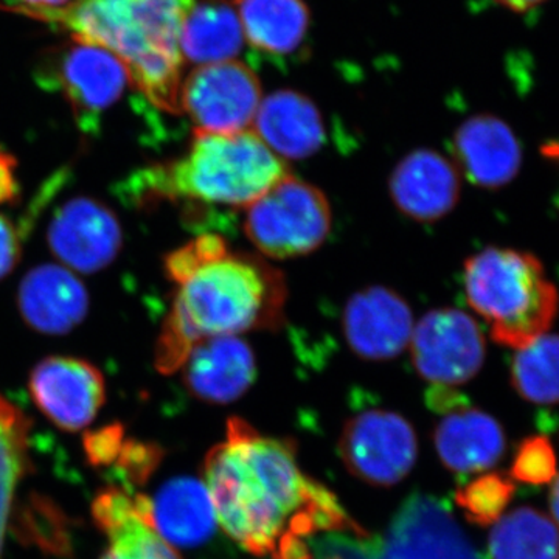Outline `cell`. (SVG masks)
Segmentation results:
<instances>
[{
	"mask_svg": "<svg viewBox=\"0 0 559 559\" xmlns=\"http://www.w3.org/2000/svg\"><path fill=\"white\" fill-rule=\"evenodd\" d=\"M204 476L221 527L255 557L285 559L320 532L364 533L336 495L301 471L293 440L240 417L209 451Z\"/></svg>",
	"mask_w": 559,
	"mask_h": 559,
	"instance_id": "cell-1",
	"label": "cell"
},
{
	"mask_svg": "<svg viewBox=\"0 0 559 559\" xmlns=\"http://www.w3.org/2000/svg\"><path fill=\"white\" fill-rule=\"evenodd\" d=\"M17 182L14 176V160L10 154L0 151V202H9L16 197Z\"/></svg>",
	"mask_w": 559,
	"mask_h": 559,
	"instance_id": "cell-32",
	"label": "cell"
},
{
	"mask_svg": "<svg viewBox=\"0 0 559 559\" xmlns=\"http://www.w3.org/2000/svg\"><path fill=\"white\" fill-rule=\"evenodd\" d=\"M252 131L283 160L308 159L325 142L318 106L296 91H277L261 102Z\"/></svg>",
	"mask_w": 559,
	"mask_h": 559,
	"instance_id": "cell-19",
	"label": "cell"
},
{
	"mask_svg": "<svg viewBox=\"0 0 559 559\" xmlns=\"http://www.w3.org/2000/svg\"><path fill=\"white\" fill-rule=\"evenodd\" d=\"M180 370L191 395L205 403L229 404L255 381L257 360L241 336H216L198 342Z\"/></svg>",
	"mask_w": 559,
	"mask_h": 559,
	"instance_id": "cell-15",
	"label": "cell"
},
{
	"mask_svg": "<svg viewBox=\"0 0 559 559\" xmlns=\"http://www.w3.org/2000/svg\"><path fill=\"white\" fill-rule=\"evenodd\" d=\"M46 86L60 87L80 130L97 134L103 114L120 100L130 72L114 51L73 36L61 51L53 75H39Z\"/></svg>",
	"mask_w": 559,
	"mask_h": 559,
	"instance_id": "cell-9",
	"label": "cell"
},
{
	"mask_svg": "<svg viewBox=\"0 0 559 559\" xmlns=\"http://www.w3.org/2000/svg\"><path fill=\"white\" fill-rule=\"evenodd\" d=\"M455 167L480 189L498 190L520 175L522 148L513 130L489 114L471 117L454 135Z\"/></svg>",
	"mask_w": 559,
	"mask_h": 559,
	"instance_id": "cell-16",
	"label": "cell"
},
{
	"mask_svg": "<svg viewBox=\"0 0 559 559\" xmlns=\"http://www.w3.org/2000/svg\"><path fill=\"white\" fill-rule=\"evenodd\" d=\"M193 5V0H76L49 17L75 38L114 51L151 105L179 114L180 32Z\"/></svg>",
	"mask_w": 559,
	"mask_h": 559,
	"instance_id": "cell-3",
	"label": "cell"
},
{
	"mask_svg": "<svg viewBox=\"0 0 559 559\" xmlns=\"http://www.w3.org/2000/svg\"><path fill=\"white\" fill-rule=\"evenodd\" d=\"M516 485L503 473H488L457 489L455 500L471 524L488 527L503 516Z\"/></svg>",
	"mask_w": 559,
	"mask_h": 559,
	"instance_id": "cell-27",
	"label": "cell"
},
{
	"mask_svg": "<svg viewBox=\"0 0 559 559\" xmlns=\"http://www.w3.org/2000/svg\"><path fill=\"white\" fill-rule=\"evenodd\" d=\"M148 503L154 527L173 547L202 546L218 524L207 485L194 477L168 480Z\"/></svg>",
	"mask_w": 559,
	"mask_h": 559,
	"instance_id": "cell-21",
	"label": "cell"
},
{
	"mask_svg": "<svg viewBox=\"0 0 559 559\" xmlns=\"http://www.w3.org/2000/svg\"><path fill=\"white\" fill-rule=\"evenodd\" d=\"M242 31L250 46L272 55H289L304 43L310 10L304 0H238Z\"/></svg>",
	"mask_w": 559,
	"mask_h": 559,
	"instance_id": "cell-23",
	"label": "cell"
},
{
	"mask_svg": "<svg viewBox=\"0 0 559 559\" xmlns=\"http://www.w3.org/2000/svg\"><path fill=\"white\" fill-rule=\"evenodd\" d=\"M49 242L51 252L70 270L94 274L119 253L120 224L105 205L79 198L55 213Z\"/></svg>",
	"mask_w": 559,
	"mask_h": 559,
	"instance_id": "cell-13",
	"label": "cell"
},
{
	"mask_svg": "<svg viewBox=\"0 0 559 559\" xmlns=\"http://www.w3.org/2000/svg\"><path fill=\"white\" fill-rule=\"evenodd\" d=\"M120 457L123 460L124 466L130 468L132 476L145 479L160 462L162 452L159 448H151L148 444L123 443Z\"/></svg>",
	"mask_w": 559,
	"mask_h": 559,
	"instance_id": "cell-30",
	"label": "cell"
},
{
	"mask_svg": "<svg viewBox=\"0 0 559 559\" xmlns=\"http://www.w3.org/2000/svg\"><path fill=\"white\" fill-rule=\"evenodd\" d=\"M440 415L433 441L441 462L452 473H480L506 454V432L487 412L465 403Z\"/></svg>",
	"mask_w": 559,
	"mask_h": 559,
	"instance_id": "cell-18",
	"label": "cell"
},
{
	"mask_svg": "<svg viewBox=\"0 0 559 559\" xmlns=\"http://www.w3.org/2000/svg\"><path fill=\"white\" fill-rule=\"evenodd\" d=\"M260 105V81L238 61L200 66L180 91V109L198 131L227 134L249 130Z\"/></svg>",
	"mask_w": 559,
	"mask_h": 559,
	"instance_id": "cell-10",
	"label": "cell"
},
{
	"mask_svg": "<svg viewBox=\"0 0 559 559\" xmlns=\"http://www.w3.org/2000/svg\"><path fill=\"white\" fill-rule=\"evenodd\" d=\"M246 210V237L261 255L274 260L314 252L329 238L333 224L323 191L290 173Z\"/></svg>",
	"mask_w": 559,
	"mask_h": 559,
	"instance_id": "cell-6",
	"label": "cell"
},
{
	"mask_svg": "<svg viewBox=\"0 0 559 559\" xmlns=\"http://www.w3.org/2000/svg\"><path fill=\"white\" fill-rule=\"evenodd\" d=\"M496 2L506 7V9L516 11V13H525V11L535 9L546 0H496Z\"/></svg>",
	"mask_w": 559,
	"mask_h": 559,
	"instance_id": "cell-33",
	"label": "cell"
},
{
	"mask_svg": "<svg viewBox=\"0 0 559 559\" xmlns=\"http://www.w3.org/2000/svg\"><path fill=\"white\" fill-rule=\"evenodd\" d=\"M409 349L423 380L432 388L457 389L484 367L487 341L468 312L441 308L415 322Z\"/></svg>",
	"mask_w": 559,
	"mask_h": 559,
	"instance_id": "cell-7",
	"label": "cell"
},
{
	"mask_svg": "<svg viewBox=\"0 0 559 559\" xmlns=\"http://www.w3.org/2000/svg\"><path fill=\"white\" fill-rule=\"evenodd\" d=\"M28 429L25 415L0 396V558L14 496L28 468Z\"/></svg>",
	"mask_w": 559,
	"mask_h": 559,
	"instance_id": "cell-26",
	"label": "cell"
},
{
	"mask_svg": "<svg viewBox=\"0 0 559 559\" xmlns=\"http://www.w3.org/2000/svg\"><path fill=\"white\" fill-rule=\"evenodd\" d=\"M540 153L546 157L547 160L551 162V164L557 165L559 168V140H554V142L546 143V145L540 148ZM558 207H559V197H558Z\"/></svg>",
	"mask_w": 559,
	"mask_h": 559,
	"instance_id": "cell-36",
	"label": "cell"
},
{
	"mask_svg": "<svg viewBox=\"0 0 559 559\" xmlns=\"http://www.w3.org/2000/svg\"><path fill=\"white\" fill-rule=\"evenodd\" d=\"M510 380L518 395L533 404L559 403V336L543 334L516 349L510 367Z\"/></svg>",
	"mask_w": 559,
	"mask_h": 559,
	"instance_id": "cell-25",
	"label": "cell"
},
{
	"mask_svg": "<svg viewBox=\"0 0 559 559\" xmlns=\"http://www.w3.org/2000/svg\"><path fill=\"white\" fill-rule=\"evenodd\" d=\"M123 448V436L117 426L106 428L86 439V450L92 463L105 465L120 455Z\"/></svg>",
	"mask_w": 559,
	"mask_h": 559,
	"instance_id": "cell-29",
	"label": "cell"
},
{
	"mask_svg": "<svg viewBox=\"0 0 559 559\" xmlns=\"http://www.w3.org/2000/svg\"><path fill=\"white\" fill-rule=\"evenodd\" d=\"M294 559H312L311 551H308V554H305V555H300V557H297Z\"/></svg>",
	"mask_w": 559,
	"mask_h": 559,
	"instance_id": "cell-37",
	"label": "cell"
},
{
	"mask_svg": "<svg viewBox=\"0 0 559 559\" xmlns=\"http://www.w3.org/2000/svg\"><path fill=\"white\" fill-rule=\"evenodd\" d=\"M289 173L252 130H194L186 156L142 173L135 189L150 197L248 209Z\"/></svg>",
	"mask_w": 559,
	"mask_h": 559,
	"instance_id": "cell-4",
	"label": "cell"
},
{
	"mask_svg": "<svg viewBox=\"0 0 559 559\" xmlns=\"http://www.w3.org/2000/svg\"><path fill=\"white\" fill-rule=\"evenodd\" d=\"M90 299L72 272L46 264L22 282L20 308L28 325L44 334H64L86 318Z\"/></svg>",
	"mask_w": 559,
	"mask_h": 559,
	"instance_id": "cell-20",
	"label": "cell"
},
{
	"mask_svg": "<svg viewBox=\"0 0 559 559\" xmlns=\"http://www.w3.org/2000/svg\"><path fill=\"white\" fill-rule=\"evenodd\" d=\"M20 235L13 223L0 215V278L5 277L20 260Z\"/></svg>",
	"mask_w": 559,
	"mask_h": 559,
	"instance_id": "cell-31",
	"label": "cell"
},
{
	"mask_svg": "<svg viewBox=\"0 0 559 559\" xmlns=\"http://www.w3.org/2000/svg\"><path fill=\"white\" fill-rule=\"evenodd\" d=\"M489 559H559V528L536 509L500 518L488 539Z\"/></svg>",
	"mask_w": 559,
	"mask_h": 559,
	"instance_id": "cell-24",
	"label": "cell"
},
{
	"mask_svg": "<svg viewBox=\"0 0 559 559\" xmlns=\"http://www.w3.org/2000/svg\"><path fill=\"white\" fill-rule=\"evenodd\" d=\"M463 289L471 310L487 323L489 336L520 349L549 333L559 294L543 263L521 250L487 248L463 267Z\"/></svg>",
	"mask_w": 559,
	"mask_h": 559,
	"instance_id": "cell-5",
	"label": "cell"
},
{
	"mask_svg": "<svg viewBox=\"0 0 559 559\" xmlns=\"http://www.w3.org/2000/svg\"><path fill=\"white\" fill-rule=\"evenodd\" d=\"M22 2H27L32 7H38L39 11H47L50 9L60 10L61 7L66 9L72 0H22Z\"/></svg>",
	"mask_w": 559,
	"mask_h": 559,
	"instance_id": "cell-34",
	"label": "cell"
},
{
	"mask_svg": "<svg viewBox=\"0 0 559 559\" xmlns=\"http://www.w3.org/2000/svg\"><path fill=\"white\" fill-rule=\"evenodd\" d=\"M510 476L533 487H543L557 477V455L554 444L544 436L522 440L511 463Z\"/></svg>",
	"mask_w": 559,
	"mask_h": 559,
	"instance_id": "cell-28",
	"label": "cell"
},
{
	"mask_svg": "<svg viewBox=\"0 0 559 559\" xmlns=\"http://www.w3.org/2000/svg\"><path fill=\"white\" fill-rule=\"evenodd\" d=\"M462 175L454 162L432 150H415L399 162L389 179L393 204L418 223H433L455 209Z\"/></svg>",
	"mask_w": 559,
	"mask_h": 559,
	"instance_id": "cell-14",
	"label": "cell"
},
{
	"mask_svg": "<svg viewBox=\"0 0 559 559\" xmlns=\"http://www.w3.org/2000/svg\"><path fill=\"white\" fill-rule=\"evenodd\" d=\"M92 514L108 540L100 559H180L154 527L146 496L131 498L119 488L105 489Z\"/></svg>",
	"mask_w": 559,
	"mask_h": 559,
	"instance_id": "cell-17",
	"label": "cell"
},
{
	"mask_svg": "<svg viewBox=\"0 0 559 559\" xmlns=\"http://www.w3.org/2000/svg\"><path fill=\"white\" fill-rule=\"evenodd\" d=\"M31 392L40 412L69 432L90 425L106 399L102 371L73 358H49L38 364L32 373Z\"/></svg>",
	"mask_w": 559,
	"mask_h": 559,
	"instance_id": "cell-12",
	"label": "cell"
},
{
	"mask_svg": "<svg viewBox=\"0 0 559 559\" xmlns=\"http://www.w3.org/2000/svg\"><path fill=\"white\" fill-rule=\"evenodd\" d=\"M414 326L409 304L385 286H369L353 294L342 316L348 348L371 362L403 355L409 348Z\"/></svg>",
	"mask_w": 559,
	"mask_h": 559,
	"instance_id": "cell-11",
	"label": "cell"
},
{
	"mask_svg": "<svg viewBox=\"0 0 559 559\" xmlns=\"http://www.w3.org/2000/svg\"><path fill=\"white\" fill-rule=\"evenodd\" d=\"M340 454L353 476L374 487H392L417 462V433L396 412H359L342 429Z\"/></svg>",
	"mask_w": 559,
	"mask_h": 559,
	"instance_id": "cell-8",
	"label": "cell"
},
{
	"mask_svg": "<svg viewBox=\"0 0 559 559\" xmlns=\"http://www.w3.org/2000/svg\"><path fill=\"white\" fill-rule=\"evenodd\" d=\"M240 14L226 0H204L191 7L182 32L180 53L187 61L207 66L230 61L242 49Z\"/></svg>",
	"mask_w": 559,
	"mask_h": 559,
	"instance_id": "cell-22",
	"label": "cell"
},
{
	"mask_svg": "<svg viewBox=\"0 0 559 559\" xmlns=\"http://www.w3.org/2000/svg\"><path fill=\"white\" fill-rule=\"evenodd\" d=\"M549 507L551 516H554L555 522L559 525V474L555 477L554 484H551Z\"/></svg>",
	"mask_w": 559,
	"mask_h": 559,
	"instance_id": "cell-35",
	"label": "cell"
},
{
	"mask_svg": "<svg viewBox=\"0 0 559 559\" xmlns=\"http://www.w3.org/2000/svg\"><path fill=\"white\" fill-rule=\"evenodd\" d=\"M157 345L162 373L180 370L198 342L272 329L282 320L286 285L266 261L230 253L227 245L180 282Z\"/></svg>",
	"mask_w": 559,
	"mask_h": 559,
	"instance_id": "cell-2",
	"label": "cell"
}]
</instances>
